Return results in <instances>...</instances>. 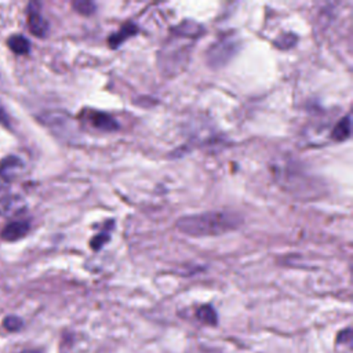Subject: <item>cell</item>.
<instances>
[{
	"instance_id": "1",
	"label": "cell",
	"mask_w": 353,
	"mask_h": 353,
	"mask_svg": "<svg viewBox=\"0 0 353 353\" xmlns=\"http://www.w3.org/2000/svg\"><path fill=\"white\" fill-rule=\"evenodd\" d=\"M241 222V216L230 211H207L179 218L176 221V228L188 236L204 237L234 230Z\"/></svg>"
},
{
	"instance_id": "2",
	"label": "cell",
	"mask_w": 353,
	"mask_h": 353,
	"mask_svg": "<svg viewBox=\"0 0 353 353\" xmlns=\"http://www.w3.org/2000/svg\"><path fill=\"white\" fill-rule=\"evenodd\" d=\"M240 43L233 33H225L207 50L205 59L208 66L221 68L226 65L232 57L239 51Z\"/></svg>"
},
{
	"instance_id": "3",
	"label": "cell",
	"mask_w": 353,
	"mask_h": 353,
	"mask_svg": "<svg viewBox=\"0 0 353 353\" xmlns=\"http://www.w3.org/2000/svg\"><path fill=\"white\" fill-rule=\"evenodd\" d=\"M23 161L17 156H7L0 161V185H8L23 170Z\"/></svg>"
},
{
	"instance_id": "4",
	"label": "cell",
	"mask_w": 353,
	"mask_h": 353,
	"mask_svg": "<svg viewBox=\"0 0 353 353\" xmlns=\"http://www.w3.org/2000/svg\"><path fill=\"white\" fill-rule=\"evenodd\" d=\"M23 208H25V203L18 196L7 194L0 199V215H3V216H7V218L15 216V215L21 214L23 211Z\"/></svg>"
},
{
	"instance_id": "5",
	"label": "cell",
	"mask_w": 353,
	"mask_h": 353,
	"mask_svg": "<svg viewBox=\"0 0 353 353\" xmlns=\"http://www.w3.org/2000/svg\"><path fill=\"white\" fill-rule=\"evenodd\" d=\"M29 222L28 221H12L10 222L1 232V239L7 241H15L22 239L29 232Z\"/></svg>"
},
{
	"instance_id": "6",
	"label": "cell",
	"mask_w": 353,
	"mask_h": 353,
	"mask_svg": "<svg viewBox=\"0 0 353 353\" xmlns=\"http://www.w3.org/2000/svg\"><path fill=\"white\" fill-rule=\"evenodd\" d=\"M172 33L179 37H185L189 40H194L204 33V28L192 21H183L182 23L172 28Z\"/></svg>"
},
{
	"instance_id": "7",
	"label": "cell",
	"mask_w": 353,
	"mask_h": 353,
	"mask_svg": "<svg viewBox=\"0 0 353 353\" xmlns=\"http://www.w3.org/2000/svg\"><path fill=\"white\" fill-rule=\"evenodd\" d=\"M28 25H29V30L32 32V34H34L37 37H46L47 36L48 22L46 21V18L37 10H30L29 11Z\"/></svg>"
},
{
	"instance_id": "8",
	"label": "cell",
	"mask_w": 353,
	"mask_h": 353,
	"mask_svg": "<svg viewBox=\"0 0 353 353\" xmlns=\"http://www.w3.org/2000/svg\"><path fill=\"white\" fill-rule=\"evenodd\" d=\"M90 121L95 128L101 131H114L119 128L117 121L110 114L103 112H91Z\"/></svg>"
},
{
	"instance_id": "9",
	"label": "cell",
	"mask_w": 353,
	"mask_h": 353,
	"mask_svg": "<svg viewBox=\"0 0 353 353\" xmlns=\"http://www.w3.org/2000/svg\"><path fill=\"white\" fill-rule=\"evenodd\" d=\"M138 33V28L135 23L132 22H127L124 23L116 33H113L110 37H109V47L110 48H117L121 43H124L128 37L131 36H135Z\"/></svg>"
},
{
	"instance_id": "10",
	"label": "cell",
	"mask_w": 353,
	"mask_h": 353,
	"mask_svg": "<svg viewBox=\"0 0 353 353\" xmlns=\"http://www.w3.org/2000/svg\"><path fill=\"white\" fill-rule=\"evenodd\" d=\"M350 137V116L342 117L332 130V139L343 142Z\"/></svg>"
},
{
	"instance_id": "11",
	"label": "cell",
	"mask_w": 353,
	"mask_h": 353,
	"mask_svg": "<svg viewBox=\"0 0 353 353\" xmlns=\"http://www.w3.org/2000/svg\"><path fill=\"white\" fill-rule=\"evenodd\" d=\"M197 319L208 325H215L218 323V317H216V312L211 305H203L197 309L196 312Z\"/></svg>"
},
{
	"instance_id": "12",
	"label": "cell",
	"mask_w": 353,
	"mask_h": 353,
	"mask_svg": "<svg viewBox=\"0 0 353 353\" xmlns=\"http://www.w3.org/2000/svg\"><path fill=\"white\" fill-rule=\"evenodd\" d=\"M8 47L15 54H28L30 50V43L26 37L21 36V34H15L8 39Z\"/></svg>"
},
{
	"instance_id": "13",
	"label": "cell",
	"mask_w": 353,
	"mask_h": 353,
	"mask_svg": "<svg viewBox=\"0 0 353 353\" xmlns=\"http://www.w3.org/2000/svg\"><path fill=\"white\" fill-rule=\"evenodd\" d=\"M296 40H298V37L294 33H284L277 40H274V46L280 50H288V48L294 47Z\"/></svg>"
},
{
	"instance_id": "14",
	"label": "cell",
	"mask_w": 353,
	"mask_h": 353,
	"mask_svg": "<svg viewBox=\"0 0 353 353\" xmlns=\"http://www.w3.org/2000/svg\"><path fill=\"white\" fill-rule=\"evenodd\" d=\"M73 8L83 15H91L95 11V4L92 1H87V0H77L73 1Z\"/></svg>"
},
{
	"instance_id": "15",
	"label": "cell",
	"mask_w": 353,
	"mask_h": 353,
	"mask_svg": "<svg viewBox=\"0 0 353 353\" xmlns=\"http://www.w3.org/2000/svg\"><path fill=\"white\" fill-rule=\"evenodd\" d=\"M3 324H4V327L7 330L17 331V330H19L22 327V320L19 317H17V316H8V317L4 319Z\"/></svg>"
},
{
	"instance_id": "16",
	"label": "cell",
	"mask_w": 353,
	"mask_h": 353,
	"mask_svg": "<svg viewBox=\"0 0 353 353\" xmlns=\"http://www.w3.org/2000/svg\"><path fill=\"white\" fill-rule=\"evenodd\" d=\"M108 239H109L108 234L99 233V234H97V236L91 240V247H92L94 250H98V248H101V247L108 241Z\"/></svg>"
},
{
	"instance_id": "17",
	"label": "cell",
	"mask_w": 353,
	"mask_h": 353,
	"mask_svg": "<svg viewBox=\"0 0 353 353\" xmlns=\"http://www.w3.org/2000/svg\"><path fill=\"white\" fill-rule=\"evenodd\" d=\"M0 123L3 125H6V127H10V117H8L7 112H6V108L1 103V101H0Z\"/></svg>"
},
{
	"instance_id": "18",
	"label": "cell",
	"mask_w": 353,
	"mask_h": 353,
	"mask_svg": "<svg viewBox=\"0 0 353 353\" xmlns=\"http://www.w3.org/2000/svg\"><path fill=\"white\" fill-rule=\"evenodd\" d=\"M21 353H40V352L39 350H23Z\"/></svg>"
}]
</instances>
